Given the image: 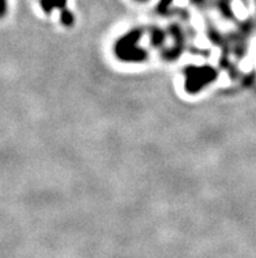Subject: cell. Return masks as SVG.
<instances>
[{"label":"cell","instance_id":"6da1fadb","mask_svg":"<svg viewBox=\"0 0 256 258\" xmlns=\"http://www.w3.org/2000/svg\"><path fill=\"white\" fill-rule=\"evenodd\" d=\"M65 3V0H41V4H42L43 10L46 12H49L52 7H63Z\"/></svg>","mask_w":256,"mask_h":258},{"label":"cell","instance_id":"7a4b0ae2","mask_svg":"<svg viewBox=\"0 0 256 258\" xmlns=\"http://www.w3.org/2000/svg\"><path fill=\"white\" fill-rule=\"evenodd\" d=\"M6 13V0H0V17Z\"/></svg>","mask_w":256,"mask_h":258},{"label":"cell","instance_id":"3957f363","mask_svg":"<svg viewBox=\"0 0 256 258\" xmlns=\"http://www.w3.org/2000/svg\"><path fill=\"white\" fill-rule=\"evenodd\" d=\"M170 2H172V0H163L162 4H167V3H170Z\"/></svg>","mask_w":256,"mask_h":258}]
</instances>
